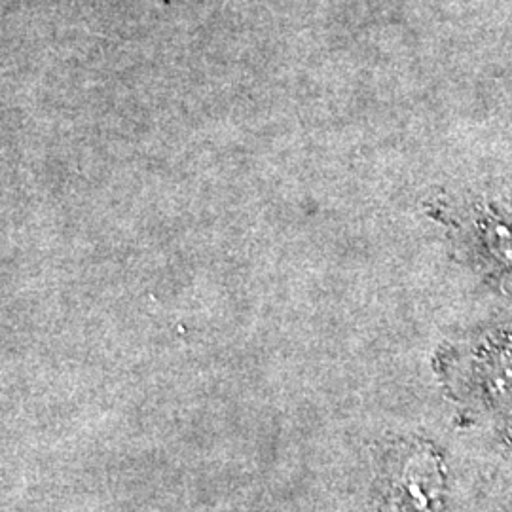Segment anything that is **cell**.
Segmentation results:
<instances>
[{
  "label": "cell",
  "mask_w": 512,
  "mask_h": 512,
  "mask_svg": "<svg viewBox=\"0 0 512 512\" xmlns=\"http://www.w3.org/2000/svg\"><path fill=\"white\" fill-rule=\"evenodd\" d=\"M486 380L497 399L512 401V351L495 355L486 368Z\"/></svg>",
  "instance_id": "cell-2"
},
{
  "label": "cell",
  "mask_w": 512,
  "mask_h": 512,
  "mask_svg": "<svg viewBox=\"0 0 512 512\" xmlns=\"http://www.w3.org/2000/svg\"><path fill=\"white\" fill-rule=\"evenodd\" d=\"M439 463L427 452L406 459L395 478V499L403 512H433L442 495Z\"/></svg>",
  "instance_id": "cell-1"
}]
</instances>
